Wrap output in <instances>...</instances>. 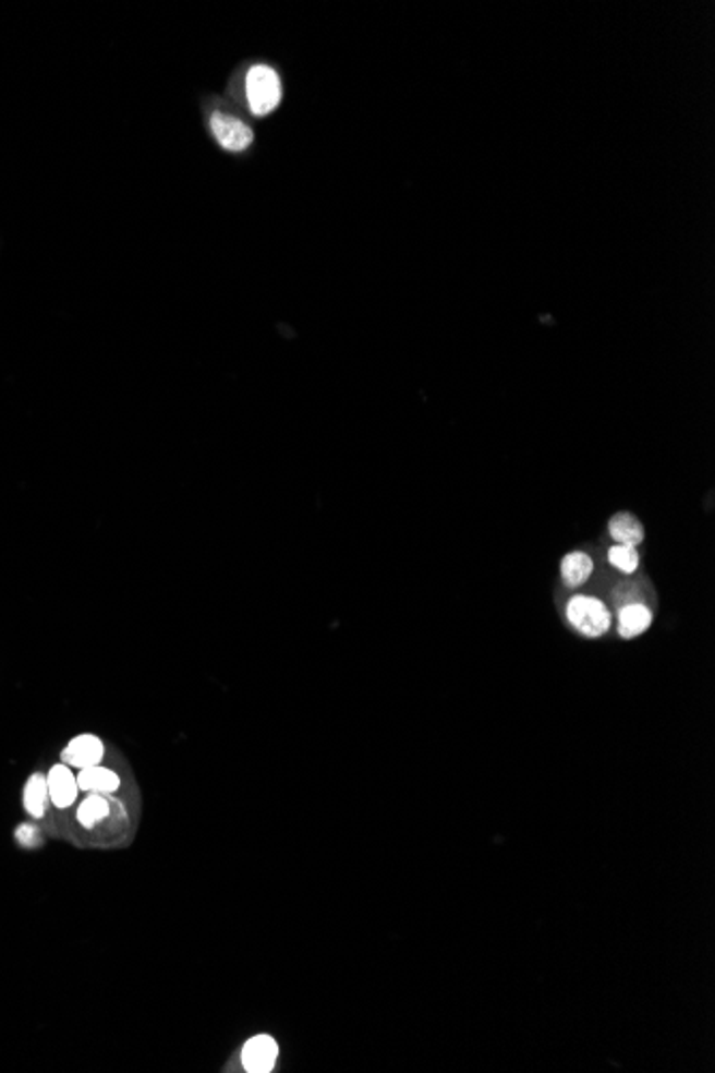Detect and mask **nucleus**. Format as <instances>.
<instances>
[{
  "instance_id": "6",
  "label": "nucleus",
  "mask_w": 715,
  "mask_h": 1073,
  "mask_svg": "<svg viewBox=\"0 0 715 1073\" xmlns=\"http://www.w3.org/2000/svg\"><path fill=\"white\" fill-rule=\"evenodd\" d=\"M46 780H48L50 801L54 804V808L66 810L75 804V799L80 795V786H77V777L71 772L69 765H64V763L52 765L50 772L46 774Z\"/></svg>"
},
{
  "instance_id": "12",
  "label": "nucleus",
  "mask_w": 715,
  "mask_h": 1073,
  "mask_svg": "<svg viewBox=\"0 0 715 1073\" xmlns=\"http://www.w3.org/2000/svg\"><path fill=\"white\" fill-rule=\"evenodd\" d=\"M110 812L108 799L99 793H88V797L80 804L77 808V823L84 830H93L97 823H101Z\"/></svg>"
},
{
  "instance_id": "5",
  "label": "nucleus",
  "mask_w": 715,
  "mask_h": 1073,
  "mask_svg": "<svg viewBox=\"0 0 715 1073\" xmlns=\"http://www.w3.org/2000/svg\"><path fill=\"white\" fill-rule=\"evenodd\" d=\"M210 129H213L217 142L226 150H232V153H240V150L249 148L253 142V131L242 120L232 119L223 112H217L210 119Z\"/></svg>"
},
{
  "instance_id": "4",
  "label": "nucleus",
  "mask_w": 715,
  "mask_h": 1073,
  "mask_svg": "<svg viewBox=\"0 0 715 1073\" xmlns=\"http://www.w3.org/2000/svg\"><path fill=\"white\" fill-rule=\"evenodd\" d=\"M242 1068L249 1073H268L279 1059V1044L270 1035H255L242 1048Z\"/></svg>"
},
{
  "instance_id": "14",
  "label": "nucleus",
  "mask_w": 715,
  "mask_h": 1073,
  "mask_svg": "<svg viewBox=\"0 0 715 1073\" xmlns=\"http://www.w3.org/2000/svg\"><path fill=\"white\" fill-rule=\"evenodd\" d=\"M15 840H17V842H20L22 846H26V848H33V846H39V842H41V835H39V830H37L35 825H28V823H24V825H20V828L15 830Z\"/></svg>"
},
{
  "instance_id": "10",
  "label": "nucleus",
  "mask_w": 715,
  "mask_h": 1073,
  "mask_svg": "<svg viewBox=\"0 0 715 1073\" xmlns=\"http://www.w3.org/2000/svg\"><path fill=\"white\" fill-rule=\"evenodd\" d=\"M594 572V562L587 553L583 551H574V553H568L563 559H561V579L566 581V586L570 588H579L583 583H587V579L592 577Z\"/></svg>"
},
{
  "instance_id": "11",
  "label": "nucleus",
  "mask_w": 715,
  "mask_h": 1073,
  "mask_svg": "<svg viewBox=\"0 0 715 1073\" xmlns=\"http://www.w3.org/2000/svg\"><path fill=\"white\" fill-rule=\"evenodd\" d=\"M608 534L615 540V544H626V546H639L643 542V528L637 517L621 513L615 515L608 523Z\"/></svg>"
},
{
  "instance_id": "13",
  "label": "nucleus",
  "mask_w": 715,
  "mask_h": 1073,
  "mask_svg": "<svg viewBox=\"0 0 715 1073\" xmlns=\"http://www.w3.org/2000/svg\"><path fill=\"white\" fill-rule=\"evenodd\" d=\"M608 562L613 568H617L623 575H632L639 568V551L637 546H626V544H615L608 551Z\"/></svg>"
},
{
  "instance_id": "7",
  "label": "nucleus",
  "mask_w": 715,
  "mask_h": 1073,
  "mask_svg": "<svg viewBox=\"0 0 715 1073\" xmlns=\"http://www.w3.org/2000/svg\"><path fill=\"white\" fill-rule=\"evenodd\" d=\"M22 804H24V810H26V815L31 819L39 821V819L46 817V810H48V804H50V793H48L46 774L35 772V774L28 775V780L24 784Z\"/></svg>"
},
{
  "instance_id": "3",
  "label": "nucleus",
  "mask_w": 715,
  "mask_h": 1073,
  "mask_svg": "<svg viewBox=\"0 0 715 1073\" xmlns=\"http://www.w3.org/2000/svg\"><path fill=\"white\" fill-rule=\"evenodd\" d=\"M104 757H106V744L93 733L75 735L60 750V763L69 765L71 770L73 768L84 770V768L99 765L104 761Z\"/></svg>"
},
{
  "instance_id": "8",
  "label": "nucleus",
  "mask_w": 715,
  "mask_h": 1073,
  "mask_svg": "<svg viewBox=\"0 0 715 1073\" xmlns=\"http://www.w3.org/2000/svg\"><path fill=\"white\" fill-rule=\"evenodd\" d=\"M77 777V786L80 791L84 793H99V795H110V793H117L120 788V777L117 772L104 768L101 763L99 765H93V768H84L80 770V774L75 775Z\"/></svg>"
},
{
  "instance_id": "1",
  "label": "nucleus",
  "mask_w": 715,
  "mask_h": 1073,
  "mask_svg": "<svg viewBox=\"0 0 715 1073\" xmlns=\"http://www.w3.org/2000/svg\"><path fill=\"white\" fill-rule=\"evenodd\" d=\"M566 617L581 635L597 639L610 628V611L602 600L594 596H572L566 604Z\"/></svg>"
},
{
  "instance_id": "2",
  "label": "nucleus",
  "mask_w": 715,
  "mask_h": 1073,
  "mask_svg": "<svg viewBox=\"0 0 715 1073\" xmlns=\"http://www.w3.org/2000/svg\"><path fill=\"white\" fill-rule=\"evenodd\" d=\"M246 99L257 117L270 114L281 104V80L275 69L257 64L246 75Z\"/></svg>"
},
{
  "instance_id": "9",
  "label": "nucleus",
  "mask_w": 715,
  "mask_h": 1073,
  "mask_svg": "<svg viewBox=\"0 0 715 1073\" xmlns=\"http://www.w3.org/2000/svg\"><path fill=\"white\" fill-rule=\"evenodd\" d=\"M652 619H654V615L645 604H641V602L628 604L619 611V635L623 639L641 637L643 632L650 630Z\"/></svg>"
}]
</instances>
